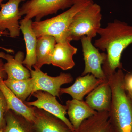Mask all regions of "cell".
<instances>
[{"mask_svg": "<svg viewBox=\"0 0 132 132\" xmlns=\"http://www.w3.org/2000/svg\"><path fill=\"white\" fill-rule=\"evenodd\" d=\"M97 34L100 38L95 40L94 46L106 51L107 58L102 69L107 77L114 73L117 69L123 68L121 59L124 50L132 43V26L115 20L108 23L105 28H100Z\"/></svg>", "mask_w": 132, "mask_h": 132, "instance_id": "1", "label": "cell"}, {"mask_svg": "<svg viewBox=\"0 0 132 132\" xmlns=\"http://www.w3.org/2000/svg\"><path fill=\"white\" fill-rule=\"evenodd\" d=\"M125 75L118 69L107 77L112 92L109 119L115 132H132V101L123 86Z\"/></svg>", "mask_w": 132, "mask_h": 132, "instance_id": "2", "label": "cell"}, {"mask_svg": "<svg viewBox=\"0 0 132 132\" xmlns=\"http://www.w3.org/2000/svg\"><path fill=\"white\" fill-rule=\"evenodd\" d=\"M93 2V0H75L71 7L61 14L45 20L32 22V28L37 38L48 35L54 37L57 43L63 41L75 15Z\"/></svg>", "mask_w": 132, "mask_h": 132, "instance_id": "3", "label": "cell"}, {"mask_svg": "<svg viewBox=\"0 0 132 132\" xmlns=\"http://www.w3.org/2000/svg\"><path fill=\"white\" fill-rule=\"evenodd\" d=\"M101 8L94 2L85 7L74 16L67 31L66 39L78 41L83 36L93 39L101 27Z\"/></svg>", "mask_w": 132, "mask_h": 132, "instance_id": "4", "label": "cell"}, {"mask_svg": "<svg viewBox=\"0 0 132 132\" xmlns=\"http://www.w3.org/2000/svg\"><path fill=\"white\" fill-rule=\"evenodd\" d=\"M75 0H28L20 8V14L24 19L35 18L40 21L44 16L57 14L59 10L71 7Z\"/></svg>", "mask_w": 132, "mask_h": 132, "instance_id": "5", "label": "cell"}, {"mask_svg": "<svg viewBox=\"0 0 132 132\" xmlns=\"http://www.w3.org/2000/svg\"><path fill=\"white\" fill-rule=\"evenodd\" d=\"M92 39L86 36L80 39L85 63V69L81 76L91 74L97 79L106 80L107 78L102 70V65L106 60V53H100L99 49L92 44Z\"/></svg>", "mask_w": 132, "mask_h": 132, "instance_id": "6", "label": "cell"}, {"mask_svg": "<svg viewBox=\"0 0 132 132\" xmlns=\"http://www.w3.org/2000/svg\"><path fill=\"white\" fill-rule=\"evenodd\" d=\"M30 70L31 78L34 81V92L41 90L60 98V90L62 85L72 82L73 78L70 73H61L56 77H52L43 72L40 69L34 67Z\"/></svg>", "mask_w": 132, "mask_h": 132, "instance_id": "7", "label": "cell"}, {"mask_svg": "<svg viewBox=\"0 0 132 132\" xmlns=\"http://www.w3.org/2000/svg\"><path fill=\"white\" fill-rule=\"evenodd\" d=\"M32 95L36 100L32 102H24L27 105L42 109L60 119L73 131L74 130L69 120L66 117L67 107L59 103L56 97L48 92L38 90Z\"/></svg>", "mask_w": 132, "mask_h": 132, "instance_id": "8", "label": "cell"}, {"mask_svg": "<svg viewBox=\"0 0 132 132\" xmlns=\"http://www.w3.org/2000/svg\"><path fill=\"white\" fill-rule=\"evenodd\" d=\"M26 0H9L5 3L0 5V31L7 30L11 38L20 36V32L19 20L21 16L20 14V3Z\"/></svg>", "mask_w": 132, "mask_h": 132, "instance_id": "9", "label": "cell"}, {"mask_svg": "<svg viewBox=\"0 0 132 132\" xmlns=\"http://www.w3.org/2000/svg\"><path fill=\"white\" fill-rule=\"evenodd\" d=\"M34 132H74L64 121L42 109L34 107Z\"/></svg>", "mask_w": 132, "mask_h": 132, "instance_id": "10", "label": "cell"}, {"mask_svg": "<svg viewBox=\"0 0 132 132\" xmlns=\"http://www.w3.org/2000/svg\"><path fill=\"white\" fill-rule=\"evenodd\" d=\"M104 81L95 78L91 74L79 76L71 86L61 88L60 95L67 94L71 95L72 99L83 100L86 95L88 94Z\"/></svg>", "mask_w": 132, "mask_h": 132, "instance_id": "11", "label": "cell"}, {"mask_svg": "<svg viewBox=\"0 0 132 132\" xmlns=\"http://www.w3.org/2000/svg\"><path fill=\"white\" fill-rule=\"evenodd\" d=\"M112 99V92L108 79L102 82L88 94L86 102L97 112H109Z\"/></svg>", "mask_w": 132, "mask_h": 132, "instance_id": "12", "label": "cell"}, {"mask_svg": "<svg viewBox=\"0 0 132 132\" xmlns=\"http://www.w3.org/2000/svg\"><path fill=\"white\" fill-rule=\"evenodd\" d=\"M71 42L67 39L56 43L51 56V64L63 70L71 69L74 67L73 56L78 49L71 45Z\"/></svg>", "mask_w": 132, "mask_h": 132, "instance_id": "13", "label": "cell"}, {"mask_svg": "<svg viewBox=\"0 0 132 132\" xmlns=\"http://www.w3.org/2000/svg\"><path fill=\"white\" fill-rule=\"evenodd\" d=\"M31 19H23L20 21V28L24 36L26 49L24 65L30 71L36 62V48L37 37L32 27Z\"/></svg>", "mask_w": 132, "mask_h": 132, "instance_id": "14", "label": "cell"}, {"mask_svg": "<svg viewBox=\"0 0 132 132\" xmlns=\"http://www.w3.org/2000/svg\"><path fill=\"white\" fill-rule=\"evenodd\" d=\"M66 104L67 113L74 130H77L84 120L98 112L83 100L72 99L68 100Z\"/></svg>", "mask_w": 132, "mask_h": 132, "instance_id": "15", "label": "cell"}, {"mask_svg": "<svg viewBox=\"0 0 132 132\" xmlns=\"http://www.w3.org/2000/svg\"><path fill=\"white\" fill-rule=\"evenodd\" d=\"M4 80L0 79V90L6 100L8 111L12 110L32 123L35 118L34 107L27 105L24 102L16 97L6 86Z\"/></svg>", "mask_w": 132, "mask_h": 132, "instance_id": "16", "label": "cell"}, {"mask_svg": "<svg viewBox=\"0 0 132 132\" xmlns=\"http://www.w3.org/2000/svg\"><path fill=\"white\" fill-rule=\"evenodd\" d=\"M74 132H115L109 119V112H98L84 120Z\"/></svg>", "mask_w": 132, "mask_h": 132, "instance_id": "17", "label": "cell"}, {"mask_svg": "<svg viewBox=\"0 0 132 132\" xmlns=\"http://www.w3.org/2000/svg\"><path fill=\"white\" fill-rule=\"evenodd\" d=\"M25 54L22 51L16 53L13 56L6 60L4 64V68L8 79L20 80L31 78L30 71L23 65Z\"/></svg>", "mask_w": 132, "mask_h": 132, "instance_id": "18", "label": "cell"}, {"mask_svg": "<svg viewBox=\"0 0 132 132\" xmlns=\"http://www.w3.org/2000/svg\"><path fill=\"white\" fill-rule=\"evenodd\" d=\"M56 43L52 36L45 35L37 38L36 62L33 67L41 69L44 65L51 64V56Z\"/></svg>", "mask_w": 132, "mask_h": 132, "instance_id": "19", "label": "cell"}, {"mask_svg": "<svg viewBox=\"0 0 132 132\" xmlns=\"http://www.w3.org/2000/svg\"><path fill=\"white\" fill-rule=\"evenodd\" d=\"M6 132H34L32 123L11 110L5 116Z\"/></svg>", "mask_w": 132, "mask_h": 132, "instance_id": "20", "label": "cell"}, {"mask_svg": "<svg viewBox=\"0 0 132 132\" xmlns=\"http://www.w3.org/2000/svg\"><path fill=\"white\" fill-rule=\"evenodd\" d=\"M4 82L15 96L24 102L33 93L34 83L32 78L20 80L6 79Z\"/></svg>", "mask_w": 132, "mask_h": 132, "instance_id": "21", "label": "cell"}, {"mask_svg": "<svg viewBox=\"0 0 132 132\" xmlns=\"http://www.w3.org/2000/svg\"><path fill=\"white\" fill-rule=\"evenodd\" d=\"M8 111L6 100L0 90V130L6 127L5 116Z\"/></svg>", "mask_w": 132, "mask_h": 132, "instance_id": "22", "label": "cell"}, {"mask_svg": "<svg viewBox=\"0 0 132 132\" xmlns=\"http://www.w3.org/2000/svg\"><path fill=\"white\" fill-rule=\"evenodd\" d=\"M123 86L127 93H132V73H129L125 75Z\"/></svg>", "mask_w": 132, "mask_h": 132, "instance_id": "23", "label": "cell"}, {"mask_svg": "<svg viewBox=\"0 0 132 132\" xmlns=\"http://www.w3.org/2000/svg\"><path fill=\"white\" fill-rule=\"evenodd\" d=\"M4 64L2 59L0 58V79L3 80L7 78V75L4 68Z\"/></svg>", "mask_w": 132, "mask_h": 132, "instance_id": "24", "label": "cell"}, {"mask_svg": "<svg viewBox=\"0 0 132 132\" xmlns=\"http://www.w3.org/2000/svg\"><path fill=\"white\" fill-rule=\"evenodd\" d=\"M9 35V33L7 32V31H0V36L2 35ZM0 48H2L4 49L5 51H6L8 53H14V51L13 50L6 49V48H2L0 47Z\"/></svg>", "mask_w": 132, "mask_h": 132, "instance_id": "25", "label": "cell"}, {"mask_svg": "<svg viewBox=\"0 0 132 132\" xmlns=\"http://www.w3.org/2000/svg\"><path fill=\"white\" fill-rule=\"evenodd\" d=\"M13 56L9 54H6L3 52H0V58L5 59L7 60L9 58L13 57Z\"/></svg>", "mask_w": 132, "mask_h": 132, "instance_id": "26", "label": "cell"}, {"mask_svg": "<svg viewBox=\"0 0 132 132\" xmlns=\"http://www.w3.org/2000/svg\"><path fill=\"white\" fill-rule=\"evenodd\" d=\"M0 132H6V128H5H5H3V129L0 130Z\"/></svg>", "mask_w": 132, "mask_h": 132, "instance_id": "27", "label": "cell"}, {"mask_svg": "<svg viewBox=\"0 0 132 132\" xmlns=\"http://www.w3.org/2000/svg\"><path fill=\"white\" fill-rule=\"evenodd\" d=\"M127 93L128 95H129V97H130V98H131L132 101V93Z\"/></svg>", "mask_w": 132, "mask_h": 132, "instance_id": "28", "label": "cell"}, {"mask_svg": "<svg viewBox=\"0 0 132 132\" xmlns=\"http://www.w3.org/2000/svg\"><path fill=\"white\" fill-rule=\"evenodd\" d=\"M4 1H5V0H0V5L2 3V2Z\"/></svg>", "mask_w": 132, "mask_h": 132, "instance_id": "29", "label": "cell"}]
</instances>
